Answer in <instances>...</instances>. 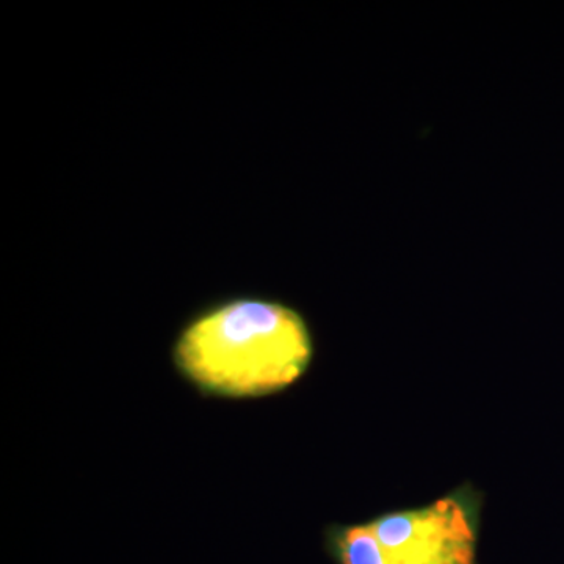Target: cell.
Here are the masks:
<instances>
[{"mask_svg": "<svg viewBox=\"0 0 564 564\" xmlns=\"http://www.w3.org/2000/svg\"><path fill=\"white\" fill-rule=\"evenodd\" d=\"M177 373L209 399L254 400L302 380L313 334L299 311L273 300H226L196 314L173 345Z\"/></svg>", "mask_w": 564, "mask_h": 564, "instance_id": "cell-1", "label": "cell"}, {"mask_svg": "<svg viewBox=\"0 0 564 564\" xmlns=\"http://www.w3.org/2000/svg\"><path fill=\"white\" fill-rule=\"evenodd\" d=\"M326 549L337 564H475L473 500L452 494L362 524L333 525Z\"/></svg>", "mask_w": 564, "mask_h": 564, "instance_id": "cell-2", "label": "cell"}]
</instances>
